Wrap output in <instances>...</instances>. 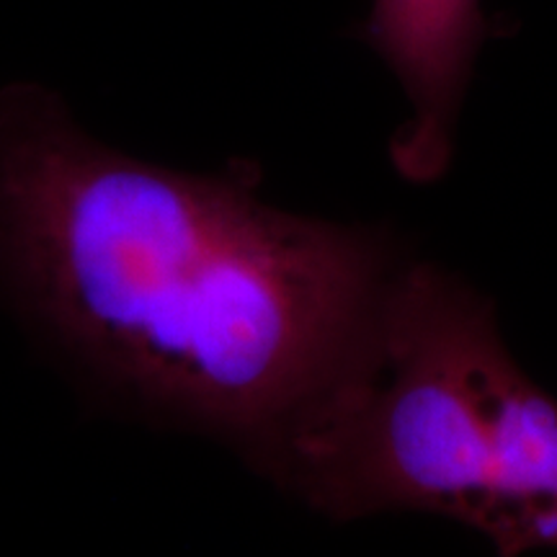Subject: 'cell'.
<instances>
[{
  "instance_id": "1",
  "label": "cell",
  "mask_w": 557,
  "mask_h": 557,
  "mask_svg": "<svg viewBox=\"0 0 557 557\" xmlns=\"http://www.w3.org/2000/svg\"><path fill=\"white\" fill-rule=\"evenodd\" d=\"M389 276L385 240L271 207L250 165L150 163L47 86H0V299L143 421L259 470L357 359Z\"/></svg>"
},
{
  "instance_id": "2",
  "label": "cell",
  "mask_w": 557,
  "mask_h": 557,
  "mask_svg": "<svg viewBox=\"0 0 557 557\" xmlns=\"http://www.w3.org/2000/svg\"><path fill=\"white\" fill-rule=\"evenodd\" d=\"M315 511H429L498 553L557 547V400L493 305L429 263L389 276L357 359L259 465Z\"/></svg>"
},
{
  "instance_id": "3",
  "label": "cell",
  "mask_w": 557,
  "mask_h": 557,
  "mask_svg": "<svg viewBox=\"0 0 557 557\" xmlns=\"http://www.w3.org/2000/svg\"><path fill=\"white\" fill-rule=\"evenodd\" d=\"M493 34L480 0H372L357 37L387 62L413 109L389 143L403 178L431 184L444 176L475 58Z\"/></svg>"
}]
</instances>
